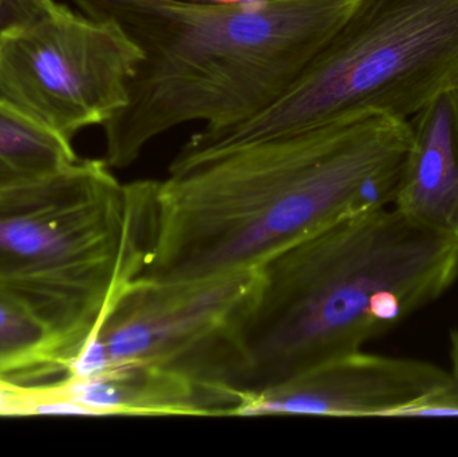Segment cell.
I'll list each match as a JSON object with an SVG mask.
<instances>
[{"label":"cell","mask_w":458,"mask_h":457,"mask_svg":"<svg viewBox=\"0 0 458 457\" xmlns=\"http://www.w3.org/2000/svg\"><path fill=\"white\" fill-rule=\"evenodd\" d=\"M411 145L408 121L368 114L169 166L140 278L259 268L328 225L393 207Z\"/></svg>","instance_id":"6da1fadb"},{"label":"cell","mask_w":458,"mask_h":457,"mask_svg":"<svg viewBox=\"0 0 458 457\" xmlns=\"http://www.w3.org/2000/svg\"><path fill=\"white\" fill-rule=\"evenodd\" d=\"M114 24L141 53L128 101L102 128L110 168L136 163L177 126L229 128L260 114L295 82L357 0H72Z\"/></svg>","instance_id":"7a4b0ae2"},{"label":"cell","mask_w":458,"mask_h":457,"mask_svg":"<svg viewBox=\"0 0 458 457\" xmlns=\"http://www.w3.org/2000/svg\"><path fill=\"white\" fill-rule=\"evenodd\" d=\"M242 330L245 389L357 353L458 279V241L394 207L328 225L259 267Z\"/></svg>","instance_id":"3957f363"},{"label":"cell","mask_w":458,"mask_h":457,"mask_svg":"<svg viewBox=\"0 0 458 457\" xmlns=\"http://www.w3.org/2000/svg\"><path fill=\"white\" fill-rule=\"evenodd\" d=\"M155 219L152 196L126 192L104 158L0 188V292L53 327L66 370L113 300L141 276Z\"/></svg>","instance_id":"277c9868"},{"label":"cell","mask_w":458,"mask_h":457,"mask_svg":"<svg viewBox=\"0 0 458 457\" xmlns=\"http://www.w3.org/2000/svg\"><path fill=\"white\" fill-rule=\"evenodd\" d=\"M452 89H458V0H357L276 102L237 125L201 129L174 161L344 118L408 121Z\"/></svg>","instance_id":"5b68a950"},{"label":"cell","mask_w":458,"mask_h":457,"mask_svg":"<svg viewBox=\"0 0 458 457\" xmlns=\"http://www.w3.org/2000/svg\"><path fill=\"white\" fill-rule=\"evenodd\" d=\"M259 282V268L188 281L136 279L113 300L70 362L67 377L140 365L187 378L242 405L248 396L242 330Z\"/></svg>","instance_id":"8992f818"},{"label":"cell","mask_w":458,"mask_h":457,"mask_svg":"<svg viewBox=\"0 0 458 457\" xmlns=\"http://www.w3.org/2000/svg\"><path fill=\"white\" fill-rule=\"evenodd\" d=\"M140 61L114 24L59 4L0 42V98L72 141L125 106Z\"/></svg>","instance_id":"52a82bcc"},{"label":"cell","mask_w":458,"mask_h":457,"mask_svg":"<svg viewBox=\"0 0 458 457\" xmlns=\"http://www.w3.org/2000/svg\"><path fill=\"white\" fill-rule=\"evenodd\" d=\"M451 378L432 362L360 351L248 394L234 416L392 418Z\"/></svg>","instance_id":"ba28073f"},{"label":"cell","mask_w":458,"mask_h":457,"mask_svg":"<svg viewBox=\"0 0 458 457\" xmlns=\"http://www.w3.org/2000/svg\"><path fill=\"white\" fill-rule=\"evenodd\" d=\"M411 145L393 207L458 241V89L408 120Z\"/></svg>","instance_id":"9c48e42d"},{"label":"cell","mask_w":458,"mask_h":457,"mask_svg":"<svg viewBox=\"0 0 458 457\" xmlns=\"http://www.w3.org/2000/svg\"><path fill=\"white\" fill-rule=\"evenodd\" d=\"M48 397L85 408L90 416H234L239 400L150 367L110 368L88 378L46 384Z\"/></svg>","instance_id":"30bf717a"},{"label":"cell","mask_w":458,"mask_h":457,"mask_svg":"<svg viewBox=\"0 0 458 457\" xmlns=\"http://www.w3.org/2000/svg\"><path fill=\"white\" fill-rule=\"evenodd\" d=\"M64 373L66 356L53 327L26 303L0 292V383L30 386Z\"/></svg>","instance_id":"8fae6325"},{"label":"cell","mask_w":458,"mask_h":457,"mask_svg":"<svg viewBox=\"0 0 458 457\" xmlns=\"http://www.w3.org/2000/svg\"><path fill=\"white\" fill-rule=\"evenodd\" d=\"M78 160L72 141L0 98V188L55 176Z\"/></svg>","instance_id":"7c38bea8"},{"label":"cell","mask_w":458,"mask_h":457,"mask_svg":"<svg viewBox=\"0 0 458 457\" xmlns=\"http://www.w3.org/2000/svg\"><path fill=\"white\" fill-rule=\"evenodd\" d=\"M393 419H458V380L452 377L445 385L393 413Z\"/></svg>","instance_id":"4fadbf2b"},{"label":"cell","mask_w":458,"mask_h":457,"mask_svg":"<svg viewBox=\"0 0 458 457\" xmlns=\"http://www.w3.org/2000/svg\"><path fill=\"white\" fill-rule=\"evenodd\" d=\"M54 0H0V42L58 8Z\"/></svg>","instance_id":"5bb4252c"},{"label":"cell","mask_w":458,"mask_h":457,"mask_svg":"<svg viewBox=\"0 0 458 457\" xmlns=\"http://www.w3.org/2000/svg\"><path fill=\"white\" fill-rule=\"evenodd\" d=\"M37 402L32 386L0 383V416L32 415Z\"/></svg>","instance_id":"9a60e30c"},{"label":"cell","mask_w":458,"mask_h":457,"mask_svg":"<svg viewBox=\"0 0 458 457\" xmlns=\"http://www.w3.org/2000/svg\"><path fill=\"white\" fill-rule=\"evenodd\" d=\"M451 375L452 377L456 378L458 380V330L457 332L452 333L451 335Z\"/></svg>","instance_id":"2e32d148"},{"label":"cell","mask_w":458,"mask_h":457,"mask_svg":"<svg viewBox=\"0 0 458 457\" xmlns=\"http://www.w3.org/2000/svg\"><path fill=\"white\" fill-rule=\"evenodd\" d=\"M212 3H219V4H237V3H244V0H208Z\"/></svg>","instance_id":"e0dca14e"},{"label":"cell","mask_w":458,"mask_h":457,"mask_svg":"<svg viewBox=\"0 0 458 457\" xmlns=\"http://www.w3.org/2000/svg\"><path fill=\"white\" fill-rule=\"evenodd\" d=\"M250 2H264V0H244V3H250Z\"/></svg>","instance_id":"ac0fdd59"},{"label":"cell","mask_w":458,"mask_h":457,"mask_svg":"<svg viewBox=\"0 0 458 457\" xmlns=\"http://www.w3.org/2000/svg\"><path fill=\"white\" fill-rule=\"evenodd\" d=\"M198 2H204V0H198ZM206 2H208V0H206Z\"/></svg>","instance_id":"d6986e66"}]
</instances>
